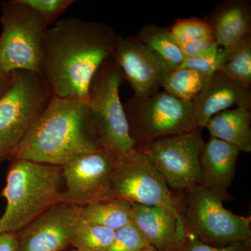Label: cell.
Segmentation results:
<instances>
[{
    "label": "cell",
    "instance_id": "cell-12",
    "mask_svg": "<svg viewBox=\"0 0 251 251\" xmlns=\"http://www.w3.org/2000/svg\"><path fill=\"white\" fill-rule=\"evenodd\" d=\"M78 218V206L67 202L54 204L16 232L18 251L68 250Z\"/></svg>",
    "mask_w": 251,
    "mask_h": 251
},
{
    "label": "cell",
    "instance_id": "cell-7",
    "mask_svg": "<svg viewBox=\"0 0 251 251\" xmlns=\"http://www.w3.org/2000/svg\"><path fill=\"white\" fill-rule=\"evenodd\" d=\"M0 66L6 72L26 70L40 74L44 35L48 24L20 0L1 4Z\"/></svg>",
    "mask_w": 251,
    "mask_h": 251
},
{
    "label": "cell",
    "instance_id": "cell-27",
    "mask_svg": "<svg viewBox=\"0 0 251 251\" xmlns=\"http://www.w3.org/2000/svg\"><path fill=\"white\" fill-rule=\"evenodd\" d=\"M40 14L48 25L54 22L69 8L75 2L74 0H20Z\"/></svg>",
    "mask_w": 251,
    "mask_h": 251
},
{
    "label": "cell",
    "instance_id": "cell-17",
    "mask_svg": "<svg viewBox=\"0 0 251 251\" xmlns=\"http://www.w3.org/2000/svg\"><path fill=\"white\" fill-rule=\"evenodd\" d=\"M206 21L220 46L232 47L251 34V4L248 0H227L218 5Z\"/></svg>",
    "mask_w": 251,
    "mask_h": 251
},
{
    "label": "cell",
    "instance_id": "cell-22",
    "mask_svg": "<svg viewBox=\"0 0 251 251\" xmlns=\"http://www.w3.org/2000/svg\"><path fill=\"white\" fill-rule=\"evenodd\" d=\"M250 87L251 84V34L229 48L228 57L219 72Z\"/></svg>",
    "mask_w": 251,
    "mask_h": 251
},
{
    "label": "cell",
    "instance_id": "cell-21",
    "mask_svg": "<svg viewBox=\"0 0 251 251\" xmlns=\"http://www.w3.org/2000/svg\"><path fill=\"white\" fill-rule=\"evenodd\" d=\"M208 77L198 71L180 67L168 73L161 87L175 98L193 103L202 91Z\"/></svg>",
    "mask_w": 251,
    "mask_h": 251
},
{
    "label": "cell",
    "instance_id": "cell-16",
    "mask_svg": "<svg viewBox=\"0 0 251 251\" xmlns=\"http://www.w3.org/2000/svg\"><path fill=\"white\" fill-rule=\"evenodd\" d=\"M129 216L130 221L157 250H181L186 233L171 211L161 206L131 203Z\"/></svg>",
    "mask_w": 251,
    "mask_h": 251
},
{
    "label": "cell",
    "instance_id": "cell-31",
    "mask_svg": "<svg viewBox=\"0 0 251 251\" xmlns=\"http://www.w3.org/2000/svg\"><path fill=\"white\" fill-rule=\"evenodd\" d=\"M12 78V73L6 72L0 66V98L10 85Z\"/></svg>",
    "mask_w": 251,
    "mask_h": 251
},
{
    "label": "cell",
    "instance_id": "cell-2",
    "mask_svg": "<svg viewBox=\"0 0 251 251\" xmlns=\"http://www.w3.org/2000/svg\"><path fill=\"white\" fill-rule=\"evenodd\" d=\"M100 148L87 103L52 96L13 159L62 167L74 157Z\"/></svg>",
    "mask_w": 251,
    "mask_h": 251
},
{
    "label": "cell",
    "instance_id": "cell-23",
    "mask_svg": "<svg viewBox=\"0 0 251 251\" xmlns=\"http://www.w3.org/2000/svg\"><path fill=\"white\" fill-rule=\"evenodd\" d=\"M115 231L88 222L79 215L72 247L77 251H106Z\"/></svg>",
    "mask_w": 251,
    "mask_h": 251
},
{
    "label": "cell",
    "instance_id": "cell-4",
    "mask_svg": "<svg viewBox=\"0 0 251 251\" xmlns=\"http://www.w3.org/2000/svg\"><path fill=\"white\" fill-rule=\"evenodd\" d=\"M0 98V163L12 160L52 95L38 73L16 70Z\"/></svg>",
    "mask_w": 251,
    "mask_h": 251
},
{
    "label": "cell",
    "instance_id": "cell-29",
    "mask_svg": "<svg viewBox=\"0 0 251 251\" xmlns=\"http://www.w3.org/2000/svg\"><path fill=\"white\" fill-rule=\"evenodd\" d=\"M185 59L194 58L204 55L219 47L214 37L177 43Z\"/></svg>",
    "mask_w": 251,
    "mask_h": 251
},
{
    "label": "cell",
    "instance_id": "cell-33",
    "mask_svg": "<svg viewBox=\"0 0 251 251\" xmlns=\"http://www.w3.org/2000/svg\"><path fill=\"white\" fill-rule=\"evenodd\" d=\"M64 251H77L75 250V249H73V248H72V249H68V250Z\"/></svg>",
    "mask_w": 251,
    "mask_h": 251
},
{
    "label": "cell",
    "instance_id": "cell-5",
    "mask_svg": "<svg viewBox=\"0 0 251 251\" xmlns=\"http://www.w3.org/2000/svg\"><path fill=\"white\" fill-rule=\"evenodd\" d=\"M124 80L121 70L110 56L92 77L87 101L99 145L115 158L134 149L120 100V87Z\"/></svg>",
    "mask_w": 251,
    "mask_h": 251
},
{
    "label": "cell",
    "instance_id": "cell-25",
    "mask_svg": "<svg viewBox=\"0 0 251 251\" xmlns=\"http://www.w3.org/2000/svg\"><path fill=\"white\" fill-rule=\"evenodd\" d=\"M150 246L139 229L130 221L115 231L113 241L106 251H139Z\"/></svg>",
    "mask_w": 251,
    "mask_h": 251
},
{
    "label": "cell",
    "instance_id": "cell-34",
    "mask_svg": "<svg viewBox=\"0 0 251 251\" xmlns=\"http://www.w3.org/2000/svg\"><path fill=\"white\" fill-rule=\"evenodd\" d=\"M0 236H1V234H0Z\"/></svg>",
    "mask_w": 251,
    "mask_h": 251
},
{
    "label": "cell",
    "instance_id": "cell-13",
    "mask_svg": "<svg viewBox=\"0 0 251 251\" xmlns=\"http://www.w3.org/2000/svg\"><path fill=\"white\" fill-rule=\"evenodd\" d=\"M112 56L121 70L124 80L128 82L134 95L139 97L158 92L170 72L163 59L136 36H117Z\"/></svg>",
    "mask_w": 251,
    "mask_h": 251
},
{
    "label": "cell",
    "instance_id": "cell-18",
    "mask_svg": "<svg viewBox=\"0 0 251 251\" xmlns=\"http://www.w3.org/2000/svg\"><path fill=\"white\" fill-rule=\"evenodd\" d=\"M251 112L243 108L227 109L211 117L205 128L211 137L251 152Z\"/></svg>",
    "mask_w": 251,
    "mask_h": 251
},
{
    "label": "cell",
    "instance_id": "cell-19",
    "mask_svg": "<svg viewBox=\"0 0 251 251\" xmlns=\"http://www.w3.org/2000/svg\"><path fill=\"white\" fill-rule=\"evenodd\" d=\"M130 206L128 201L113 197L78 206V213L88 222L117 231L130 222Z\"/></svg>",
    "mask_w": 251,
    "mask_h": 251
},
{
    "label": "cell",
    "instance_id": "cell-9",
    "mask_svg": "<svg viewBox=\"0 0 251 251\" xmlns=\"http://www.w3.org/2000/svg\"><path fill=\"white\" fill-rule=\"evenodd\" d=\"M112 190L113 197L135 204L161 206L171 211L184 230L179 201L172 194L161 173L143 151L134 148L115 158Z\"/></svg>",
    "mask_w": 251,
    "mask_h": 251
},
{
    "label": "cell",
    "instance_id": "cell-1",
    "mask_svg": "<svg viewBox=\"0 0 251 251\" xmlns=\"http://www.w3.org/2000/svg\"><path fill=\"white\" fill-rule=\"evenodd\" d=\"M117 36L108 25L76 18L48 27L40 75L52 95L87 103L92 77L113 53Z\"/></svg>",
    "mask_w": 251,
    "mask_h": 251
},
{
    "label": "cell",
    "instance_id": "cell-24",
    "mask_svg": "<svg viewBox=\"0 0 251 251\" xmlns=\"http://www.w3.org/2000/svg\"><path fill=\"white\" fill-rule=\"evenodd\" d=\"M171 35L177 43L214 37L211 25L206 20L179 19L170 28Z\"/></svg>",
    "mask_w": 251,
    "mask_h": 251
},
{
    "label": "cell",
    "instance_id": "cell-28",
    "mask_svg": "<svg viewBox=\"0 0 251 251\" xmlns=\"http://www.w3.org/2000/svg\"><path fill=\"white\" fill-rule=\"evenodd\" d=\"M179 251H251V239L245 242L233 243L224 247H214L192 237L186 236Z\"/></svg>",
    "mask_w": 251,
    "mask_h": 251
},
{
    "label": "cell",
    "instance_id": "cell-8",
    "mask_svg": "<svg viewBox=\"0 0 251 251\" xmlns=\"http://www.w3.org/2000/svg\"><path fill=\"white\" fill-rule=\"evenodd\" d=\"M182 211L186 236L214 247H224L251 239V217L234 214L202 185L184 190Z\"/></svg>",
    "mask_w": 251,
    "mask_h": 251
},
{
    "label": "cell",
    "instance_id": "cell-20",
    "mask_svg": "<svg viewBox=\"0 0 251 251\" xmlns=\"http://www.w3.org/2000/svg\"><path fill=\"white\" fill-rule=\"evenodd\" d=\"M136 37L163 59L170 72L178 69L184 62V54L171 35L170 28L147 25L142 28Z\"/></svg>",
    "mask_w": 251,
    "mask_h": 251
},
{
    "label": "cell",
    "instance_id": "cell-11",
    "mask_svg": "<svg viewBox=\"0 0 251 251\" xmlns=\"http://www.w3.org/2000/svg\"><path fill=\"white\" fill-rule=\"evenodd\" d=\"M115 157L100 148L72 158L62 167L64 201L77 206L113 198L112 175Z\"/></svg>",
    "mask_w": 251,
    "mask_h": 251
},
{
    "label": "cell",
    "instance_id": "cell-30",
    "mask_svg": "<svg viewBox=\"0 0 251 251\" xmlns=\"http://www.w3.org/2000/svg\"><path fill=\"white\" fill-rule=\"evenodd\" d=\"M0 251H18L16 232L1 234L0 236Z\"/></svg>",
    "mask_w": 251,
    "mask_h": 251
},
{
    "label": "cell",
    "instance_id": "cell-6",
    "mask_svg": "<svg viewBox=\"0 0 251 251\" xmlns=\"http://www.w3.org/2000/svg\"><path fill=\"white\" fill-rule=\"evenodd\" d=\"M123 106L135 149L157 138L198 128L192 103L175 98L165 91L146 97L134 95Z\"/></svg>",
    "mask_w": 251,
    "mask_h": 251
},
{
    "label": "cell",
    "instance_id": "cell-14",
    "mask_svg": "<svg viewBox=\"0 0 251 251\" xmlns=\"http://www.w3.org/2000/svg\"><path fill=\"white\" fill-rule=\"evenodd\" d=\"M192 105L196 125L202 129L211 117L233 105L251 110L250 87L216 72L208 77Z\"/></svg>",
    "mask_w": 251,
    "mask_h": 251
},
{
    "label": "cell",
    "instance_id": "cell-32",
    "mask_svg": "<svg viewBox=\"0 0 251 251\" xmlns=\"http://www.w3.org/2000/svg\"><path fill=\"white\" fill-rule=\"evenodd\" d=\"M139 251H159L157 250L156 249H155L154 247H153L152 246H150V247L145 248V249H143V250Z\"/></svg>",
    "mask_w": 251,
    "mask_h": 251
},
{
    "label": "cell",
    "instance_id": "cell-10",
    "mask_svg": "<svg viewBox=\"0 0 251 251\" xmlns=\"http://www.w3.org/2000/svg\"><path fill=\"white\" fill-rule=\"evenodd\" d=\"M201 130L162 137L137 150L150 158L170 188L184 191L202 184L200 157L205 142Z\"/></svg>",
    "mask_w": 251,
    "mask_h": 251
},
{
    "label": "cell",
    "instance_id": "cell-3",
    "mask_svg": "<svg viewBox=\"0 0 251 251\" xmlns=\"http://www.w3.org/2000/svg\"><path fill=\"white\" fill-rule=\"evenodd\" d=\"M11 161L2 191L6 206L0 218V234L17 232L54 204L64 202L62 167L19 158Z\"/></svg>",
    "mask_w": 251,
    "mask_h": 251
},
{
    "label": "cell",
    "instance_id": "cell-26",
    "mask_svg": "<svg viewBox=\"0 0 251 251\" xmlns=\"http://www.w3.org/2000/svg\"><path fill=\"white\" fill-rule=\"evenodd\" d=\"M229 48H219L209 53L194 57L185 59L180 67L188 68L205 74L208 77L219 72L228 57Z\"/></svg>",
    "mask_w": 251,
    "mask_h": 251
},
{
    "label": "cell",
    "instance_id": "cell-15",
    "mask_svg": "<svg viewBox=\"0 0 251 251\" xmlns=\"http://www.w3.org/2000/svg\"><path fill=\"white\" fill-rule=\"evenodd\" d=\"M240 152L235 147L211 137L201 153V185L222 203L234 200L228 190L235 175Z\"/></svg>",
    "mask_w": 251,
    "mask_h": 251
}]
</instances>
